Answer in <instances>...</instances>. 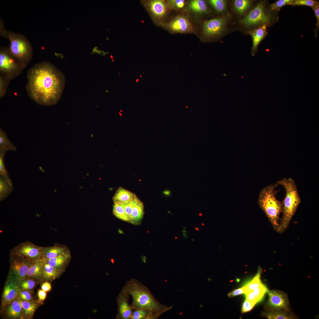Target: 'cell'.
<instances>
[{
  "label": "cell",
  "mask_w": 319,
  "mask_h": 319,
  "mask_svg": "<svg viewBox=\"0 0 319 319\" xmlns=\"http://www.w3.org/2000/svg\"><path fill=\"white\" fill-rule=\"evenodd\" d=\"M27 79V93L36 103L51 106L60 99L65 87V77L50 62L43 61L35 65L28 70Z\"/></svg>",
  "instance_id": "6da1fadb"
},
{
  "label": "cell",
  "mask_w": 319,
  "mask_h": 319,
  "mask_svg": "<svg viewBox=\"0 0 319 319\" xmlns=\"http://www.w3.org/2000/svg\"><path fill=\"white\" fill-rule=\"evenodd\" d=\"M121 291L132 297L131 306L133 309L147 310L162 314L171 309L160 303L148 288L135 279L128 280Z\"/></svg>",
  "instance_id": "7a4b0ae2"
},
{
  "label": "cell",
  "mask_w": 319,
  "mask_h": 319,
  "mask_svg": "<svg viewBox=\"0 0 319 319\" xmlns=\"http://www.w3.org/2000/svg\"><path fill=\"white\" fill-rule=\"evenodd\" d=\"M276 183L284 188L285 197L281 202L282 217L280 219L279 232L282 233L287 229L301 203V199L294 180L291 178H284Z\"/></svg>",
  "instance_id": "3957f363"
},
{
  "label": "cell",
  "mask_w": 319,
  "mask_h": 319,
  "mask_svg": "<svg viewBox=\"0 0 319 319\" xmlns=\"http://www.w3.org/2000/svg\"><path fill=\"white\" fill-rule=\"evenodd\" d=\"M0 21V35L8 39L9 51L25 68L32 58L33 49L30 42L23 35L6 30L3 21Z\"/></svg>",
  "instance_id": "277c9868"
},
{
  "label": "cell",
  "mask_w": 319,
  "mask_h": 319,
  "mask_svg": "<svg viewBox=\"0 0 319 319\" xmlns=\"http://www.w3.org/2000/svg\"><path fill=\"white\" fill-rule=\"evenodd\" d=\"M278 185L276 183L263 188L259 195L258 203L274 229L279 232V216L282 212V204L276 197V194L279 191L275 189Z\"/></svg>",
  "instance_id": "5b68a950"
},
{
  "label": "cell",
  "mask_w": 319,
  "mask_h": 319,
  "mask_svg": "<svg viewBox=\"0 0 319 319\" xmlns=\"http://www.w3.org/2000/svg\"><path fill=\"white\" fill-rule=\"evenodd\" d=\"M264 1L258 3L241 20V23L246 27H257L266 24L268 26L273 25L278 20L276 13L272 12L266 8Z\"/></svg>",
  "instance_id": "8992f818"
},
{
  "label": "cell",
  "mask_w": 319,
  "mask_h": 319,
  "mask_svg": "<svg viewBox=\"0 0 319 319\" xmlns=\"http://www.w3.org/2000/svg\"><path fill=\"white\" fill-rule=\"evenodd\" d=\"M25 68L11 53L8 48H0V71L11 80L19 75Z\"/></svg>",
  "instance_id": "52a82bcc"
},
{
  "label": "cell",
  "mask_w": 319,
  "mask_h": 319,
  "mask_svg": "<svg viewBox=\"0 0 319 319\" xmlns=\"http://www.w3.org/2000/svg\"><path fill=\"white\" fill-rule=\"evenodd\" d=\"M9 275L17 281L26 278L29 270L34 261L17 255L10 253Z\"/></svg>",
  "instance_id": "ba28073f"
},
{
  "label": "cell",
  "mask_w": 319,
  "mask_h": 319,
  "mask_svg": "<svg viewBox=\"0 0 319 319\" xmlns=\"http://www.w3.org/2000/svg\"><path fill=\"white\" fill-rule=\"evenodd\" d=\"M43 247L26 241L20 243L10 250V253L18 255L33 261L43 258Z\"/></svg>",
  "instance_id": "9c48e42d"
},
{
  "label": "cell",
  "mask_w": 319,
  "mask_h": 319,
  "mask_svg": "<svg viewBox=\"0 0 319 319\" xmlns=\"http://www.w3.org/2000/svg\"><path fill=\"white\" fill-rule=\"evenodd\" d=\"M162 25L170 33H191L195 32V29L189 19L184 15L175 16Z\"/></svg>",
  "instance_id": "30bf717a"
},
{
  "label": "cell",
  "mask_w": 319,
  "mask_h": 319,
  "mask_svg": "<svg viewBox=\"0 0 319 319\" xmlns=\"http://www.w3.org/2000/svg\"><path fill=\"white\" fill-rule=\"evenodd\" d=\"M227 17L222 16L205 21L202 26V33L206 38L218 36L224 31L227 22Z\"/></svg>",
  "instance_id": "8fae6325"
},
{
  "label": "cell",
  "mask_w": 319,
  "mask_h": 319,
  "mask_svg": "<svg viewBox=\"0 0 319 319\" xmlns=\"http://www.w3.org/2000/svg\"><path fill=\"white\" fill-rule=\"evenodd\" d=\"M268 298L265 306L267 310H284L289 311V302L287 294L280 291L268 290Z\"/></svg>",
  "instance_id": "7c38bea8"
},
{
  "label": "cell",
  "mask_w": 319,
  "mask_h": 319,
  "mask_svg": "<svg viewBox=\"0 0 319 319\" xmlns=\"http://www.w3.org/2000/svg\"><path fill=\"white\" fill-rule=\"evenodd\" d=\"M145 6L154 21L159 25L164 23L170 10L166 1L162 0L148 1Z\"/></svg>",
  "instance_id": "4fadbf2b"
},
{
  "label": "cell",
  "mask_w": 319,
  "mask_h": 319,
  "mask_svg": "<svg viewBox=\"0 0 319 319\" xmlns=\"http://www.w3.org/2000/svg\"><path fill=\"white\" fill-rule=\"evenodd\" d=\"M20 290L17 281L9 275L2 294V304L6 306L17 299Z\"/></svg>",
  "instance_id": "5bb4252c"
},
{
  "label": "cell",
  "mask_w": 319,
  "mask_h": 319,
  "mask_svg": "<svg viewBox=\"0 0 319 319\" xmlns=\"http://www.w3.org/2000/svg\"><path fill=\"white\" fill-rule=\"evenodd\" d=\"M129 295L121 291L116 299L118 312L117 319H130L134 310L129 304Z\"/></svg>",
  "instance_id": "9a60e30c"
},
{
  "label": "cell",
  "mask_w": 319,
  "mask_h": 319,
  "mask_svg": "<svg viewBox=\"0 0 319 319\" xmlns=\"http://www.w3.org/2000/svg\"><path fill=\"white\" fill-rule=\"evenodd\" d=\"M268 27L266 24L257 27L254 29L248 32V34L252 37L253 44L251 55L254 56L257 51L258 45L268 34L267 28Z\"/></svg>",
  "instance_id": "2e32d148"
},
{
  "label": "cell",
  "mask_w": 319,
  "mask_h": 319,
  "mask_svg": "<svg viewBox=\"0 0 319 319\" xmlns=\"http://www.w3.org/2000/svg\"><path fill=\"white\" fill-rule=\"evenodd\" d=\"M71 258L70 251H69L54 258L44 259L46 262L50 266L57 270L65 271L69 265Z\"/></svg>",
  "instance_id": "e0dca14e"
},
{
  "label": "cell",
  "mask_w": 319,
  "mask_h": 319,
  "mask_svg": "<svg viewBox=\"0 0 319 319\" xmlns=\"http://www.w3.org/2000/svg\"><path fill=\"white\" fill-rule=\"evenodd\" d=\"M69 251V249L66 245L56 242L52 246L43 247V258L47 259L54 258Z\"/></svg>",
  "instance_id": "ac0fdd59"
},
{
  "label": "cell",
  "mask_w": 319,
  "mask_h": 319,
  "mask_svg": "<svg viewBox=\"0 0 319 319\" xmlns=\"http://www.w3.org/2000/svg\"><path fill=\"white\" fill-rule=\"evenodd\" d=\"M132 206L131 223L138 225L141 223L144 214L143 203L137 197L131 201Z\"/></svg>",
  "instance_id": "d6986e66"
},
{
  "label": "cell",
  "mask_w": 319,
  "mask_h": 319,
  "mask_svg": "<svg viewBox=\"0 0 319 319\" xmlns=\"http://www.w3.org/2000/svg\"><path fill=\"white\" fill-rule=\"evenodd\" d=\"M137 197L135 194L120 187L116 191L113 200L114 203L125 204L130 202Z\"/></svg>",
  "instance_id": "ffe728a7"
},
{
  "label": "cell",
  "mask_w": 319,
  "mask_h": 319,
  "mask_svg": "<svg viewBox=\"0 0 319 319\" xmlns=\"http://www.w3.org/2000/svg\"><path fill=\"white\" fill-rule=\"evenodd\" d=\"M186 11L198 15L206 14L208 11L206 2L203 0H192L187 3L185 8Z\"/></svg>",
  "instance_id": "44dd1931"
},
{
  "label": "cell",
  "mask_w": 319,
  "mask_h": 319,
  "mask_svg": "<svg viewBox=\"0 0 319 319\" xmlns=\"http://www.w3.org/2000/svg\"><path fill=\"white\" fill-rule=\"evenodd\" d=\"M43 259V281L51 282L59 278L64 272L57 270L47 263Z\"/></svg>",
  "instance_id": "7402d4cb"
},
{
  "label": "cell",
  "mask_w": 319,
  "mask_h": 319,
  "mask_svg": "<svg viewBox=\"0 0 319 319\" xmlns=\"http://www.w3.org/2000/svg\"><path fill=\"white\" fill-rule=\"evenodd\" d=\"M43 259L34 261L27 273L26 278L34 279L38 282L43 281Z\"/></svg>",
  "instance_id": "603a6c76"
},
{
  "label": "cell",
  "mask_w": 319,
  "mask_h": 319,
  "mask_svg": "<svg viewBox=\"0 0 319 319\" xmlns=\"http://www.w3.org/2000/svg\"><path fill=\"white\" fill-rule=\"evenodd\" d=\"M6 313L9 318H22L23 311L21 306L17 299L6 305Z\"/></svg>",
  "instance_id": "cb8c5ba5"
},
{
  "label": "cell",
  "mask_w": 319,
  "mask_h": 319,
  "mask_svg": "<svg viewBox=\"0 0 319 319\" xmlns=\"http://www.w3.org/2000/svg\"><path fill=\"white\" fill-rule=\"evenodd\" d=\"M161 315L147 310L134 309L130 319H155Z\"/></svg>",
  "instance_id": "d4e9b609"
},
{
  "label": "cell",
  "mask_w": 319,
  "mask_h": 319,
  "mask_svg": "<svg viewBox=\"0 0 319 319\" xmlns=\"http://www.w3.org/2000/svg\"><path fill=\"white\" fill-rule=\"evenodd\" d=\"M22 307L23 316L27 318H31L32 316L38 306L37 302L32 301H23L17 299Z\"/></svg>",
  "instance_id": "484cf974"
},
{
  "label": "cell",
  "mask_w": 319,
  "mask_h": 319,
  "mask_svg": "<svg viewBox=\"0 0 319 319\" xmlns=\"http://www.w3.org/2000/svg\"><path fill=\"white\" fill-rule=\"evenodd\" d=\"M284 310H267L263 315L270 319H292L294 317L288 312Z\"/></svg>",
  "instance_id": "4316f807"
},
{
  "label": "cell",
  "mask_w": 319,
  "mask_h": 319,
  "mask_svg": "<svg viewBox=\"0 0 319 319\" xmlns=\"http://www.w3.org/2000/svg\"><path fill=\"white\" fill-rule=\"evenodd\" d=\"M113 213L118 219L130 223V220L125 211L124 204L114 203Z\"/></svg>",
  "instance_id": "83f0119b"
},
{
  "label": "cell",
  "mask_w": 319,
  "mask_h": 319,
  "mask_svg": "<svg viewBox=\"0 0 319 319\" xmlns=\"http://www.w3.org/2000/svg\"><path fill=\"white\" fill-rule=\"evenodd\" d=\"M0 149L15 151L17 150L16 146L9 140L6 134L0 128Z\"/></svg>",
  "instance_id": "f1b7e54d"
},
{
  "label": "cell",
  "mask_w": 319,
  "mask_h": 319,
  "mask_svg": "<svg viewBox=\"0 0 319 319\" xmlns=\"http://www.w3.org/2000/svg\"><path fill=\"white\" fill-rule=\"evenodd\" d=\"M261 271V268H259L257 273L252 279L248 284L243 286L245 294L253 290L263 284L260 279Z\"/></svg>",
  "instance_id": "f546056e"
},
{
  "label": "cell",
  "mask_w": 319,
  "mask_h": 319,
  "mask_svg": "<svg viewBox=\"0 0 319 319\" xmlns=\"http://www.w3.org/2000/svg\"><path fill=\"white\" fill-rule=\"evenodd\" d=\"M252 3V1L250 0H235L234 2V6L237 12L242 15L250 8Z\"/></svg>",
  "instance_id": "4dcf8cb0"
},
{
  "label": "cell",
  "mask_w": 319,
  "mask_h": 319,
  "mask_svg": "<svg viewBox=\"0 0 319 319\" xmlns=\"http://www.w3.org/2000/svg\"><path fill=\"white\" fill-rule=\"evenodd\" d=\"M37 280L30 278H26L17 281L20 290L32 291L35 287Z\"/></svg>",
  "instance_id": "1f68e13d"
},
{
  "label": "cell",
  "mask_w": 319,
  "mask_h": 319,
  "mask_svg": "<svg viewBox=\"0 0 319 319\" xmlns=\"http://www.w3.org/2000/svg\"><path fill=\"white\" fill-rule=\"evenodd\" d=\"M166 2L170 10L179 11L185 8L186 5L184 0H169Z\"/></svg>",
  "instance_id": "d6a6232c"
},
{
  "label": "cell",
  "mask_w": 319,
  "mask_h": 319,
  "mask_svg": "<svg viewBox=\"0 0 319 319\" xmlns=\"http://www.w3.org/2000/svg\"><path fill=\"white\" fill-rule=\"evenodd\" d=\"M292 1V0H279L271 4L268 9L272 12L277 13L284 6L286 5H290Z\"/></svg>",
  "instance_id": "836d02e7"
},
{
  "label": "cell",
  "mask_w": 319,
  "mask_h": 319,
  "mask_svg": "<svg viewBox=\"0 0 319 319\" xmlns=\"http://www.w3.org/2000/svg\"><path fill=\"white\" fill-rule=\"evenodd\" d=\"M290 5L292 6H306L312 8L319 7V3L318 1L314 0H292Z\"/></svg>",
  "instance_id": "e575fe53"
},
{
  "label": "cell",
  "mask_w": 319,
  "mask_h": 319,
  "mask_svg": "<svg viewBox=\"0 0 319 319\" xmlns=\"http://www.w3.org/2000/svg\"><path fill=\"white\" fill-rule=\"evenodd\" d=\"M214 9L218 12H221L225 9L227 1L224 0H209L207 1Z\"/></svg>",
  "instance_id": "d590c367"
},
{
  "label": "cell",
  "mask_w": 319,
  "mask_h": 319,
  "mask_svg": "<svg viewBox=\"0 0 319 319\" xmlns=\"http://www.w3.org/2000/svg\"><path fill=\"white\" fill-rule=\"evenodd\" d=\"M10 80L4 75L0 77V97L1 98L5 95L9 82Z\"/></svg>",
  "instance_id": "8d00e7d4"
},
{
  "label": "cell",
  "mask_w": 319,
  "mask_h": 319,
  "mask_svg": "<svg viewBox=\"0 0 319 319\" xmlns=\"http://www.w3.org/2000/svg\"><path fill=\"white\" fill-rule=\"evenodd\" d=\"M268 290L266 286L263 284L253 291L259 302L262 299Z\"/></svg>",
  "instance_id": "74e56055"
},
{
  "label": "cell",
  "mask_w": 319,
  "mask_h": 319,
  "mask_svg": "<svg viewBox=\"0 0 319 319\" xmlns=\"http://www.w3.org/2000/svg\"><path fill=\"white\" fill-rule=\"evenodd\" d=\"M30 292L28 290H20L17 299L23 301L35 302Z\"/></svg>",
  "instance_id": "f35d334b"
},
{
  "label": "cell",
  "mask_w": 319,
  "mask_h": 319,
  "mask_svg": "<svg viewBox=\"0 0 319 319\" xmlns=\"http://www.w3.org/2000/svg\"><path fill=\"white\" fill-rule=\"evenodd\" d=\"M255 305L246 299L244 302L242 307V313L248 312L251 310Z\"/></svg>",
  "instance_id": "ab89813d"
},
{
  "label": "cell",
  "mask_w": 319,
  "mask_h": 319,
  "mask_svg": "<svg viewBox=\"0 0 319 319\" xmlns=\"http://www.w3.org/2000/svg\"><path fill=\"white\" fill-rule=\"evenodd\" d=\"M131 201L129 203L124 204L125 212L130 220V223H131L132 220V206Z\"/></svg>",
  "instance_id": "60d3db41"
},
{
  "label": "cell",
  "mask_w": 319,
  "mask_h": 319,
  "mask_svg": "<svg viewBox=\"0 0 319 319\" xmlns=\"http://www.w3.org/2000/svg\"><path fill=\"white\" fill-rule=\"evenodd\" d=\"M246 299L254 305L259 302L253 291L249 292L245 294Z\"/></svg>",
  "instance_id": "b9f144b4"
},
{
  "label": "cell",
  "mask_w": 319,
  "mask_h": 319,
  "mask_svg": "<svg viewBox=\"0 0 319 319\" xmlns=\"http://www.w3.org/2000/svg\"><path fill=\"white\" fill-rule=\"evenodd\" d=\"M313 10L315 17H316V28L315 30V37L317 36V32L319 28V7L312 8Z\"/></svg>",
  "instance_id": "7bdbcfd3"
},
{
  "label": "cell",
  "mask_w": 319,
  "mask_h": 319,
  "mask_svg": "<svg viewBox=\"0 0 319 319\" xmlns=\"http://www.w3.org/2000/svg\"><path fill=\"white\" fill-rule=\"evenodd\" d=\"M245 294V290L243 287L240 288L234 289L232 292H230L228 295L230 297H232L242 294Z\"/></svg>",
  "instance_id": "ee69618b"
},
{
  "label": "cell",
  "mask_w": 319,
  "mask_h": 319,
  "mask_svg": "<svg viewBox=\"0 0 319 319\" xmlns=\"http://www.w3.org/2000/svg\"><path fill=\"white\" fill-rule=\"evenodd\" d=\"M39 302L43 301L45 299L46 296V292L42 289H39L38 292Z\"/></svg>",
  "instance_id": "f6af8a7d"
},
{
  "label": "cell",
  "mask_w": 319,
  "mask_h": 319,
  "mask_svg": "<svg viewBox=\"0 0 319 319\" xmlns=\"http://www.w3.org/2000/svg\"><path fill=\"white\" fill-rule=\"evenodd\" d=\"M41 288L42 289L46 292L50 291L51 289V283L49 282L45 281L42 284Z\"/></svg>",
  "instance_id": "bcb514c9"
},
{
  "label": "cell",
  "mask_w": 319,
  "mask_h": 319,
  "mask_svg": "<svg viewBox=\"0 0 319 319\" xmlns=\"http://www.w3.org/2000/svg\"><path fill=\"white\" fill-rule=\"evenodd\" d=\"M163 193L165 195L167 196H169L170 194V191L168 190L165 191H164Z\"/></svg>",
  "instance_id": "7dc6e473"
},
{
  "label": "cell",
  "mask_w": 319,
  "mask_h": 319,
  "mask_svg": "<svg viewBox=\"0 0 319 319\" xmlns=\"http://www.w3.org/2000/svg\"><path fill=\"white\" fill-rule=\"evenodd\" d=\"M185 233L182 232V234L183 237L185 238H187V237H188V236L187 235H185Z\"/></svg>",
  "instance_id": "c3c4849f"
},
{
  "label": "cell",
  "mask_w": 319,
  "mask_h": 319,
  "mask_svg": "<svg viewBox=\"0 0 319 319\" xmlns=\"http://www.w3.org/2000/svg\"><path fill=\"white\" fill-rule=\"evenodd\" d=\"M195 228L196 230L197 231H198L199 230L198 229L197 227H195Z\"/></svg>",
  "instance_id": "681fc988"
},
{
  "label": "cell",
  "mask_w": 319,
  "mask_h": 319,
  "mask_svg": "<svg viewBox=\"0 0 319 319\" xmlns=\"http://www.w3.org/2000/svg\"><path fill=\"white\" fill-rule=\"evenodd\" d=\"M174 238H175V239H176L177 238V236H175V237Z\"/></svg>",
  "instance_id": "f907efd6"
}]
</instances>
